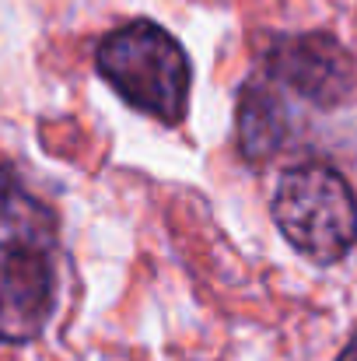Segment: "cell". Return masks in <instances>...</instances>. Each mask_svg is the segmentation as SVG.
Returning a JSON list of instances; mask_svg holds the SVG:
<instances>
[{"label":"cell","instance_id":"cell-1","mask_svg":"<svg viewBox=\"0 0 357 361\" xmlns=\"http://www.w3.org/2000/svg\"><path fill=\"white\" fill-rule=\"evenodd\" d=\"M60 295L56 214L0 165V344H28L53 319Z\"/></svg>","mask_w":357,"mask_h":361},{"label":"cell","instance_id":"cell-2","mask_svg":"<svg viewBox=\"0 0 357 361\" xmlns=\"http://www.w3.org/2000/svg\"><path fill=\"white\" fill-rule=\"evenodd\" d=\"M95 67L119 99L144 116L165 126L186 120L193 67L182 42L161 25L140 18L109 32L95 49Z\"/></svg>","mask_w":357,"mask_h":361},{"label":"cell","instance_id":"cell-3","mask_svg":"<svg viewBox=\"0 0 357 361\" xmlns=\"http://www.w3.org/2000/svg\"><path fill=\"white\" fill-rule=\"evenodd\" d=\"M280 235L315 263H340L357 242V197L351 183L322 161L294 165L273 190Z\"/></svg>","mask_w":357,"mask_h":361},{"label":"cell","instance_id":"cell-4","mask_svg":"<svg viewBox=\"0 0 357 361\" xmlns=\"http://www.w3.org/2000/svg\"><path fill=\"white\" fill-rule=\"evenodd\" d=\"M259 74L284 99L315 109H337L354 95L357 71L351 53L326 32H280L266 42Z\"/></svg>","mask_w":357,"mask_h":361},{"label":"cell","instance_id":"cell-5","mask_svg":"<svg viewBox=\"0 0 357 361\" xmlns=\"http://www.w3.org/2000/svg\"><path fill=\"white\" fill-rule=\"evenodd\" d=\"M235 130H238V147H242V154L249 161L273 158L287 144V137L294 130L287 99L263 74H252L242 85V92H238Z\"/></svg>","mask_w":357,"mask_h":361},{"label":"cell","instance_id":"cell-6","mask_svg":"<svg viewBox=\"0 0 357 361\" xmlns=\"http://www.w3.org/2000/svg\"><path fill=\"white\" fill-rule=\"evenodd\" d=\"M337 361H357V334L347 341V348L340 351V358H337Z\"/></svg>","mask_w":357,"mask_h":361}]
</instances>
